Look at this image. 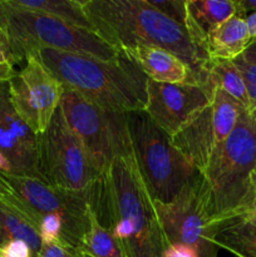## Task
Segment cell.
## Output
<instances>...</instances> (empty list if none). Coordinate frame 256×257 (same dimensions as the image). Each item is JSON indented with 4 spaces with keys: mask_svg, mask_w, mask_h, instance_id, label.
Returning a JSON list of instances; mask_svg holds the SVG:
<instances>
[{
    "mask_svg": "<svg viewBox=\"0 0 256 257\" xmlns=\"http://www.w3.org/2000/svg\"><path fill=\"white\" fill-rule=\"evenodd\" d=\"M93 207L123 257H163L167 243L132 143L114 156L92 192Z\"/></svg>",
    "mask_w": 256,
    "mask_h": 257,
    "instance_id": "6da1fadb",
    "label": "cell"
},
{
    "mask_svg": "<svg viewBox=\"0 0 256 257\" xmlns=\"http://www.w3.org/2000/svg\"><path fill=\"white\" fill-rule=\"evenodd\" d=\"M95 34L119 53L132 48H161L177 55L203 87L207 55L192 42L185 27L153 8L148 0H82Z\"/></svg>",
    "mask_w": 256,
    "mask_h": 257,
    "instance_id": "7a4b0ae2",
    "label": "cell"
},
{
    "mask_svg": "<svg viewBox=\"0 0 256 257\" xmlns=\"http://www.w3.org/2000/svg\"><path fill=\"white\" fill-rule=\"evenodd\" d=\"M63 89L74 92L102 109L112 113L145 112L147 78L122 54L114 60L39 48L32 53Z\"/></svg>",
    "mask_w": 256,
    "mask_h": 257,
    "instance_id": "3957f363",
    "label": "cell"
},
{
    "mask_svg": "<svg viewBox=\"0 0 256 257\" xmlns=\"http://www.w3.org/2000/svg\"><path fill=\"white\" fill-rule=\"evenodd\" d=\"M256 172V118L242 110L233 132L217 146L200 182L213 223L247 210L251 178Z\"/></svg>",
    "mask_w": 256,
    "mask_h": 257,
    "instance_id": "277c9868",
    "label": "cell"
},
{
    "mask_svg": "<svg viewBox=\"0 0 256 257\" xmlns=\"http://www.w3.org/2000/svg\"><path fill=\"white\" fill-rule=\"evenodd\" d=\"M0 182L10 198L32 218L42 243L58 240L80 250L89 227L93 191L69 192L40 178L14 173H2Z\"/></svg>",
    "mask_w": 256,
    "mask_h": 257,
    "instance_id": "5b68a950",
    "label": "cell"
},
{
    "mask_svg": "<svg viewBox=\"0 0 256 257\" xmlns=\"http://www.w3.org/2000/svg\"><path fill=\"white\" fill-rule=\"evenodd\" d=\"M0 28L14 64L24 62L28 55L39 48L103 60H114L122 57V53L95 33L50 15L17 9L5 0H0Z\"/></svg>",
    "mask_w": 256,
    "mask_h": 257,
    "instance_id": "8992f818",
    "label": "cell"
},
{
    "mask_svg": "<svg viewBox=\"0 0 256 257\" xmlns=\"http://www.w3.org/2000/svg\"><path fill=\"white\" fill-rule=\"evenodd\" d=\"M127 124L136 162L151 197L155 202L170 203L200 172L145 112L127 113Z\"/></svg>",
    "mask_w": 256,
    "mask_h": 257,
    "instance_id": "52a82bcc",
    "label": "cell"
},
{
    "mask_svg": "<svg viewBox=\"0 0 256 257\" xmlns=\"http://www.w3.org/2000/svg\"><path fill=\"white\" fill-rule=\"evenodd\" d=\"M39 173L53 187L77 193L92 192L103 175L67 124L60 107L39 136Z\"/></svg>",
    "mask_w": 256,
    "mask_h": 257,
    "instance_id": "ba28073f",
    "label": "cell"
},
{
    "mask_svg": "<svg viewBox=\"0 0 256 257\" xmlns=\"http://www.w3.org/2000/svg\"><path fill=\"white\" fill-rule=\"evenodd\" d=\"M60 110L102 172L131 141L127 114L102 109L79 94L64 90Z\"/></svg>",
    "mask_w": 256,
    "mask_h": 257,
    "instance_id": "9c48e42d",
    "label": "cell"
},
{
    "mask_svg": "<svg viewBox=\"0 0 256 257\" xmlns=\"http://www.w3.org/2000/svg\"><path fill=\"white\" fill-rule=\"evenodd\" d=\"M155 206L167 247L182 245L195 251L197 257H217L215 223L208 213L200 173L175 200L170 203L155 202Z\"/></svg>",
    "mask_w": 256,
    "mask_h": 257,
    "instance_id": "30bf717a",
    "label": "cell"
},
{
    "mask_svg": "<svg viewBox=\"0 0 256 257\" xmlns=\"http://www.w3.org/2000/svg\"><path fill=\"white\" fill-rule=\"evenodd\" d=\"M8 83L18 114L35 135H43L59 108L62 84L33 55L25 58L24 67Z\"/></svg>",
    "mask_w": 256,
    "mask_h": 257,
    "instance_id": "8fae6325",
    "label": "cell"
},
{
    "mask_svg": "<svg viewBox=\"0 0 256 257\" xmlns=\"http://www.w3.org/2000/svg\"><path fill=\"white\" fill-rule=\"evenodd\" d=\"M212 100V94L195 83H157L147 79L145 113L170 137L177 135Z\"/></svg>",
    "mask_w": 256,
    "mask_h": 257,
    "instance_id": "7c38bea8",
    "label": "cell"
},
{
    "mask_svg": "<svg viewBox=\"0 0 256 257\" xmlns=\"http://www.w3.org/2000/svg\"><path fill=\"white\" fill-rule=\"evenodd\" d=\"M0 155L9 161L14 175L40 178L39 136L15 110L8 82L0 83Z\"/></svg>",
    "mask_w": 256,
    "mask_h": 257,
    "instance_id": "4fadbf2b",
    "label": "cell"
},
{
    "mask_svg": "<svg viewBox=\"0 0 256 257\" xmlns=\"http://www.w3.org/2000/svg\"><path fill=\"white\" fill-rule=\"evenodd\" d=\"M235 15L243 17L237 0H186L185 28L192 42L203 52L207 38Z\"/></svg>",
    "mask_w": 256,
    "mask_h": 257,
    "instance_id": "5bb4252c",
    "label": "cell"
},
{
    "mask_svg": "<svg viewBox=\"0 0 256 257\" xmlns=\"http://www.w3.org/2000/svg\"><path fill=\"white\" fill-rule=\"evenodd\" d=\"M171 140L173 146L192 163L193 167L198 172H202L218 146L211 103L177 135L171 137Z\"/></svg>",
    "mask_w": 256,
    "mask_h": 257,
    "instance_id": "9a60e30c",
    "label": "cell"
},
{
    "mask_svg": "<svg viewBox=\"0 0 256 257\" xmlns=\"http://www.w3.org/2000/svg\"><path fill=\"white\" fill-rule=\"evenodd\" d=\"M122 54L130 58L148 80L157 83H193L188 65L167 50L138 45Z\"/></svg>",
    "mask_w": 256,
    "mask_h": 257,
    "instance_id": "2e32d148",
    "label": "cell"
},
{
    "mask_svg": "<svg viewBox=\"0 0 256 257\" xmlns=\"http://www.w3.org/2000/svg\"><path fill=\"white\" fill-rule=\"evenodd\" d=\"M23 241L28 243L35 257L42 247V238L32 218L10 198L0 182V247Z\"/></svg>",
    "mask_w": 256,
    "mask_h": 257,
    "instance_id": "e0dca14e",
    "label": "cell"
},
{
    "mask_svg": "<svg viewBox=\"0 0 256 257\" xmlns=\"http://www.w3.org/2000/svg\"><path fill=\"white\" fill-rule=\"evenodd\" d=\"M250 42L245 18L235 15L207 38L203 52L211 59L233 60L242 54Z\"/></svg>",
    "mask_w": 256,
    "mask_h": 257,
    "instance_id": "ac0fdd59",
    "label": "cell"
},
{
    "mask_svg": "<svg viewBox=\"0 0 256 257\" xmlns=\"http://www.w3.org/2000/svg\"><path fill=\"white\" fill-rule=\"evenodd\" d=\"M203 70V87L208 93L213 94L215 88H220L248 112L250 102L247 90L242 74L233 60L208 58Z\"/></svg>",
    "mask_w": 256,
    "mask_h": 257,
    "instance_id": "d6986e66",
    "label": "cell"
},
{
    "mask_svg": "<svg viewBox=\"0 0 256 257\" xmlns=\"http://www.w3.org/2000/svg\"><path fill=\"white\" fill-rule=\"evenodd\" d=\"M215 245L238 257H256V226L241 217L215 225Z\"/></svg>",
    "mask_w": 256,
    "mask_h": 257,
    "instance_id": "ffe728a7",
    "label": "cell"
},
{
    "mask_svg": "<svg viewBox=\"0 0 256 257\" xmlns=\"http://www.w3.org/2000/svg\"><path fill=\"white\" fill-rule=\"evenodd\" d=\"M10 7L40 13L67 22L74 27L94 32L83 8L82 0H5Z\"/></svg>",
    "mask_w": 256,
    "mask_h": 257,
    "instance_id": "44dd1931",
    "label": "cell"
},
{
    "mask_svg": "<svg viewBox=\"0 0 256 257\" xmlns=\"http://www.w3.org/2000/svg\"><path fill=\"white\" fill-rule=\"evenodd\" d=\"M212 119L217 145L222 143L237 125L243 109L235 99L226 94L220 88H215L211 100Z\"/></svg>",
    "mask_w": 256,
    "mask_h": 257,
    "instance_id": "7402d4cb",
    "label": "cell"
},
{
    "mask_svg": "<svg viewBox=\"0 0 256 257\" xmlns=\"http://www.w3.org/2000/svg\"><path fill=\"white\" fill-rule=\"evenodd\" d=\"M80 251L85 257H123L112 233L100 223L93 205L89 211V227Z\"/></svg>",
    "mask_w": 256,
    "mask_h": 257,
    "instance_id": "603a6c76",
    "label": "cell"
},
{
    "mask_svg": "<svg viewBox=\"0 0 256 257\" xmlns=\"http://www.w3.org/2000/svg\"><path fill=\"white\" fill-rule=\"evenodd\" d=\"M233 62H235V64L240 69L241 74L243 77V82H245L248 102H250L248 113L253 118H256V64L247 62L241 55L236 58V59H233Z\"/></svg>",
    "mask_w": 256,
    "mask_h": 257,
    "instance_id": "cb8c5ba5",
    "label": "cell"
},
{
    "mask_svg": "<svg viewBox=\"0 0 256 257\" xmlns=\"http://www.w3.org/2000/svg\"><path fill=\"white\" fill-rule=\"evenodd\" d=\"M148 3L173 22L185 27L186 0H148Z\"/></svg>",
    "mask_w": 256,
    "mask_h": 257,
    "instance_id": "d4e9b609",
    "label": "cell"
},
{
    "mask_svg": "<svg viewBox=\"0 0 256 257\" xmlns=\"http://www.w3.org/2000/svg\"><path fill=\"white\" fill-rule=\"evenodd\" d=\"M37 257H85L79 248L63 241L42 243Z\"/></svg>",
    "mask_w": 256,
    "mask_h": 257,
    "instance_id": "484cf974",
    "label": "cell"
},
{
    "mask_svg": "<svg viewBox=\"0 0 256 257\" xmlns=\"http://www.w3.org/2000/svg\"><path fill=\"white\" fill-rule=\"evenodd\" d=\"M0 257H35L29 245L23 241H13L0 247Z\"/></svg>",
    "mask_w": 256,
    "mask_h": 257,
    "instance_id": "4316f807",
    "label": "cell"
},
{
    "mask_svg": "<svg viewBox=\"0 0 256 257\" xmlns=\"http://www.w3.org/2000/svg\"><path fill=\"white\" fill-rule=\"evenodd\" d=\"M163 257H197V255L190 247H186V246L182 245H175L168 246L166 248Z\"/></svg>",
    "mask_w": 256,
    "mask_h": 257,
    "instance_id": "83f0119b",
    "label": "cell"
},
{
    "mask_svg": "<svg viewBox=\"0 0 256 257\" xmlns=\"http://www.w3.org/2000/svg\"><path fill=\"white\" fill-rule=\"evenodd\" d=\"M241 57L245 60H247V62L256 64V38L255 39H251V42L248 43V45L246 47V49L243 50Z\"/></svg>",
    "mask_w": 256,
    "mask_h": 257,
    "instance_id": "f1b7e54d",
    "label": "cell"
},
{
    "mask_svg": "<svg viewBox=\"0 0 256 257\" xmlns=\"http://www.w3.org/2000/svg\"><path fill=\"white\" fill-rule=\"evenodd\" d=\"M14 70V65L12 64H2L0 63V83L4 82H9L15 74Z\"/></svg>",
    "mask_w": 256,
    "mask_h": 257,
    "instance_id": "f546056e",
    "label": "cell"
},
{
    "mask_svg": "<svg viewBox=\"0 0 256 257\" xmlns=\"http://www.w3.org/2000/svg\"><path fill=\"white\" fill-rule=\"evenodd\" d=\"M250 210H256V172L253 173L252 178H251V192H250V198H248L247 210L246 211H250Z\"/></svg>",
    "mask_w": 256,
    "mask_h": 257,
    "instance_id": "4dcf8cb0",
    "label": "cell"
},
{
    "mask_svg": "<svg viewBox=\"0 0 256 257\" xmlns=\"http://www.w3.org/2000/svg\"><path fill=\"white\" fill-rule=\"evenodd\" d=\"M241 14L246 18V13L256 12V0H237Z\"/></svg>",
    "mask_w": 256,
    "mask_h": 257,
    "instance_id": "1f68e13d",
    "label": "cell"
},
{
    "mask_svg": "<svg viewBox=\"0 0 256 257\" xmlns=\"http://www.w3.org/2000/svg\"><path fill=\"white\" fill-rule=\"evenodd\" d=\"M246 25H247L248 33H250L251 39H255L256 38V12L251 13L247 17L245 18Z\"/></svg>",
    "mask_w": 256,
    "mask_h": 257,
    "instance_id": "d6a6232c",
    "label": "cell"
},
{
    "mask_svg": "<svg viewBox=\"0 0 256 257\" xmlns=\"http://www.w3.org/2000/svg\"><path fill=\"white\" fill-rule=\"evenodd\" d=\"M0 63H2V64L14 65V62H13V58L9 49H8L7 45L2 44V43H0Z\"/></svg>",
    "mask_w": 256,
    "mask_h": 257,
    "instance_id": "836d02e7",
    "label": "cell"
},
{
    "mask_svg": "<svg viewBox=\"0 0 256 257\" xmlns=\"http://www.w3.org/2000/svg\"><path fill=\"white\" fill-rule=\"evenodd\" d=\"M236 217L243 218V220H246V221H247V222L252 223V225L256 226V210L246 211V212L241 213L240 216H236Z\"/></svg>",
    "mask_w": 256,
    "mask_h": 257,
    "instance_id": "e575fe53",
    "label": "cell"
},
{
    "mask_svg": "<svg viewBox=\"0 0 256 257\" xmlns=\"http://www.w3.org/2000/svg\"><path fill=\"white\" fill-rule=\"evenodd\" d=\"M2 173H12V167L7 158L3 155H0V175Z\"/></svg>",
    "mask_w": 256,
    "mask_h": 257,
    "instance_id": "d590c367",
    "label": "cell"
},
{
    "mask_svg": "<svg viewBox=\"0 0 256 257\" xmlns=\"http://www.w3.org/2000/svg\"><path fill=\"white\" fill-rule=\"evenodd\" d=\"M0 43H2V44H4V45H7V40H5L4 33H3L2 28H0ZM7 47H8V45H7ZM8 49H9V48H8Z\"/></svg>",
    "mask_w": 256,
    "mask_h": 257,
    "instance_id": "8d00e7d4",
    "label": "cell"
}]
</instances>
